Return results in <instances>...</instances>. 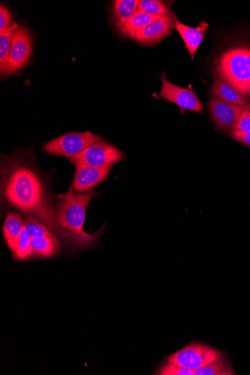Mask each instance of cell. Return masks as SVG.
Listing matches in <instances>:
<instances>
[{
    "label": "cell",
    "instance_id": "19",
    "mask_svg": "<svg viewBox=\"0 0 250 375\" xmlns=\"http://www.w3.org/2000/svg\"><path fill=\"white\" fill-rule=\"evenodd\" d=\"M232 362L225 354L207 366L195 370V375H234Z\"/></svg>",
    "mask_w": 250,
    "mask_h": 375
},
{
    "label": "cell",
    "instance_id": "22",
    "mask_svg": "<svg viewBox=\"0 0 250 375\" xmlns=\"http://www.w3.org/2000/svg\"><path fill=\"white\" fill-rule=\"evenodd\" d=\"M23 224L31 237H42L52 233L44 223L31 217L26 218Z\"/></svg>",
    "mask_w": 250,
    "mask_h": 375
},
{
    "label": "cell",
    "instance_id": "20",
    "mask_svg": "<svg viewBox=\"0 0 250 375\" xmlns=\"http://www.w3.org/2000/svg\"><path fill=\"white\" fill-rule=\"evenodd\" d=\"M138 11L159 18L174 16V13L170 11L169 7L159 0H141L138 6Z\"/></svg>",
    "mask_w": 250,
    "mask_h": 375
},
{
    "label": "cell",
    "instance_id": "1",
    "mask_svg": "<svg viewBox=\"0 0 250 375\" xmlns=\"http://www.w3.org/2000/svg\"><path fill=\"white\" fill-rule=\"evenodd\" d=\"M2 194L7 202L44 223L63 245L82 248L58 223L47 184L30 152H18L2 159Z\"/></svg>",
    "mask_w": 250,
    "mask_h": 375
},
{
    "label": "cell",
    "instance_id": "5",
    "mask_svg": "<svg viewBox=\"0 0 250 375\" xmlns=\"http://www.w3.org/2000/svg\"><path fill=\"white\" fill-rule=\"evenodd\" d=\"M223 354L215 348L203 344H193L171 355L168 363L191 370H197L212 363Z\"/></svg>",
    "mask_w": 250,
    "mask_h": 375
},
{
    "label": "cell",
    "instance_id": "27",
    "mask_svg": "<svg viewBox=\"0 0 250 375\" xmlns=\"http://www.w3.org/2000/svg\"><path fill=\"white\" fill-rule=\"evenodd\" d=\"M247 95H248V96H250V85H249V86L248 87V89H247Z\"/></svg>",
    "mask_w": 250,
    "mask_h": 375
},
{
    "label": "cell",
    "instance_id": "3",
    "mask_svg": "<svg viewBox=\"0 0 250 375\" xmlns=\"http://www.w3.org/2000/svg\"><path fill=\"white\" fill-rule=\"evenodd\" d=\"M217 74L248 96L250 85V48L234 47L223 53L217 67Z\"/></svg>",
    "mask_w": 250,
    "mask_h": 375
},
{
    "label": "cell",
    "instance_id": "21",
    "mask_svg": "<svg viewBox=\"0 0 250 375\" xmlns=\"http://www.w3.org/2000/svg\"><path fill=\"white\" fill-rule=\"evenodd\" d=\"M31 239L32 237L29 232L24 226L20 237L18 248L14 254L16 259L21 261L28 260L33 256Z\"/></svg>",
    "mask_w": 250,
    "mask_h": 375
},
{
    "label": "cell",
    "instance_id": "10",
    "mask_svg": "<svg viewBox=\"0 0 250 375\" xmlns=\"http://www.w3.org/2000/svg\"><path fill=\"white\" fill-rule=\"evenodd\" d=\"M111 168L112 165L104 167L76 166L72 184L74 191L84 193L93 190L97 185L108 178Z\"/></svg>",
    "mask_w": 250,
    "mask_h": 375
},
{
    "label": "cell",
    "instance_id": "23",
    "mask_svg": "<svg viewBox=\"0 0 250 375\" xmlns=\"http://www.w3.org/2000/svg\"><path fill=\"white\" fill-rule=\"evenodd\" d=\"M233 130L250 133V104L243 106L242 111Z\"/></svg>",
    "mask_w": 250,
    "mask_h": 375
},
{
    "label": "cell",
    "instance_id": "24",
    "mask_svg": "<svg viewBox=\"0 0 250 375\" xmlns=\"http://www.w3.org/2000/svg\"><path fill=\"white\" fill-rule=\"evenodd\" d=\"M161 375H195V371L168 363L160 369Z\"/></svg>",
    "mask_w": 250,
    "mask_h": 375
},
{
    "label": "cell",
    "instance_id": "15",
    "mask_svg": "<svg viewBox=\"0 0 250 375\" xmlns=\"http://www.w3.org/2000/svg\"><path fill=\"white\" fill-rule=\"evenodd\" d=\"M59 241L54 233L50 235L32 237L31 246L33 256L37 257H52L59 252Z\"/></svg>",
    "mask_w": 250,
    "mask_h": 375
},
{
    "label": "cell",
    "instance_id": "4",
    "mask_svg": "<svg viewBox=\"0 0 250 375\" xmlns=\"http://www.w3.org/2000/svg\"><path fill=\"white\" fill-rule=\"evenodd\" d=\"M101 140L100 136L89 131L70 133L48 142L44 145L43 150L52 155L72 158Z\"/></svg>",
    "mask_w": 250,
    "mask_h": 375
},
{
    "label": "cell",
    "instance_id": "12",
    "mask_svg": "<svg viewBox=\"0 0 250 375\" xmlns=\"http://www.w3.org/2000/svg\"><path fill=\"white\" fill-rule=\"evenodd\" d=\"M175 28L180 34L183 43H186L191 57L193 59L195 53L203 41L204 35L208 28V23L203 22L197 28H191L176 19Z\"/></svg>",
    "mask_w": 250,
    "mask_h": 375
},
{
    "label": "cell",
    "instance_id": "17",
    "mask_svg": "<svg viewBox=\"0 0 250 375\" xmlns=\"http://www.w3.org/2000/svg\"><path fill=\"white\" fill-rule=\"evenodd\" d=\"M18 28L19 25L15 23L0 32V73L2 76H6L13 39Z\"/></svg>",
    "mask_w": 250,
    "mask_h": 375
},
{
    "label": "cell",
    "instance_id": "16",
    "mask_svg": "<svg viewBox=\"0 0 250 375\" xmlns=\"http://www.w3.org/2000/svg\"><path fill=\"white\" fill-rule=\"evenodd\" d=\"M139 0H116L113 2V21L118 30L138 11Z\"/></svg>",
    "mask_w": 250,
    "mask_h": 375
},
{
    "label": "cell",
    "instance_id": "25",
    "mask_svg": "<svg viewBox=\"0 0 250 375\" xmlns=\"http://www.w3.org/2000/svg\"><path fill=\"white\" fill-rule=\"evenodd\" d=\"M12 23V16L9 9L1 4L0 6V32L10 28Z\"/></svg>",
    "mask_w": 250,
    "mask_h": 375
},
{
    "label": "cell",
    "instance_id": "8",
    "mask_svg": "<svg viewBox=\"0 0 250 375\" xmlns=\"http://www.w3.org/2000/svg\"><path fill=\"white\" fill-rule=\"evenodd\" d=\"M162 89L159 96L178 106L181 110L203 114V103L191 89L182 88L170 83L165 77H161Z\"/></svg>",
    "mask_w": 250,
    "mask_h": 375
},
{
    "label": "cell",
    "instance_id": "14",
    "mask_svg": "<svg viewBox=\"0 0 250 375\" xmlns=\"http://www.w3.org/2000/svg\"><path fill=\"white\" fill-rule=\"evenodd\" d=\"M24 227L20 214L8 212L4 226V237L7 245L13 254H15L18 246L20 237Z\"/></svg>",
    "mask_w": 250,
    "mask_h": 375
},
{
    "label": "cell",
    "instance_id": "26",
    "mask_svg": "<svg viewBox=\"0 0 250 375\" xmlns=\"http://www.w3.org/2000/svg\"><path fill=\"white\" fill-rule=\"evenodd\" d=\"M232 138L250 148V133H244L238 130H233L231 133Z\"/></svg>",
    "mask_w": 250,
    "mask_h": 375
},
{
    "label": "cell",
    "instance_id": "13",
    "mask_svg": "<svg viewBox=\"0 0 250 375\" xmlns=\"http://www.w3.org/2000/svg\"><path fill=\"white\" fill-rule=\"evenodd\" d=\"M212 92L216 97L232 104L245 106L250 103L248 96L237 90L218 74L215 77Z\"/></svg>",
    "mask_w": 250,
    "mask_h": 375
},
{
    "label": "cell",
    "instance_id": "2",
    "mask_svg": "<svg viewBox=\"0 0 250 375\" xmlns=\"http://www.w3.org/2000/svg\"><path fill=\"white\" fill-rule=\"evenodd\" d=\"M98 194L94 191L75 193L72 185L67 193L55 195V214L58 223L78 240L82 248L95 245L103 232L101 230L95 234H88L84 230L86 209L91 200Z\"/></svg>",
    "mask_w": 250,
    "mask_h": 375
},
{
    "label": "cell",
    "instance_id": "7",
    "mask_svg": "<svg viewBox=\"0 0 250 375\" xmlns=\"http://www.w3.org/2000/svg\"><path fill=\"white\" fill-rule=\"evenodd\" d=\"M33 49V34L25 26H19L13 39L6 76L15 74L29 63Z\"/></svg>",
    "mask_w": 250,
    "mask_h": 375
},
{
    "label": "cell",
    "instance_id": "11",
    "mask_svg": "<svg viewBox=\"0 0 250 375\" xmlns=\"http://www.w3.org/2000/svg\"><path fill=\"white\" fill-rule=\"evenodd\" d=\"M176 20L175 16L157 19L138 33L133 39L137 43L144 46L157 45L172 34Z\"/></svg>",
    "mask_w": 250,
    "mask_h": 375
},
{
    "label": "cell",
    "instance_id": "6",
    "mask_svg": "<svg viewBox=\"0 0 250 375\" xmlns=\"http://www.w3.org/2000/svg\"><path fill=\"white\" fill-rule=\"evenodd\" d=\"M124 159V154L115 146L107 142L101 141L90 145L80 155L69 158V160L75 166L104 167L113 166Z\"/></svg>",
    "mask_w": 250,
    "mask_h": 375
},
{
    "label": "cell",
    "instance_id": "9",
    "mask_svg": "<svg viewBox=\"0 0 250 375\" xmlns=\"http://www.w3.org/2000/svg\"><path fill=\"white\" fill-rule=\"evenodd\" d=\"M243 106L232 104L216 96L210 99L209 113L216 126L225 132H232Z\"/></svg>",
    "mask_w": 250,
    "mask_h": 375
},
{
    "label": "cell",
    "instance_id": "18",
    "mask_svg": "<svg viewBox=\"0 0 250 375\" xmlns=\"http://www.w3.org/2000/svg\"><path fill=\"white\" fill-rule=\"evenodd\" d=\"M161 18L152 16L146 13L137 11L136 14L118 29L124 35L134 38L135 36L146 28L148 25Z\"/></svg>",
    "mask_w": 250,
    "mask_h": 375
}]
</instances>
